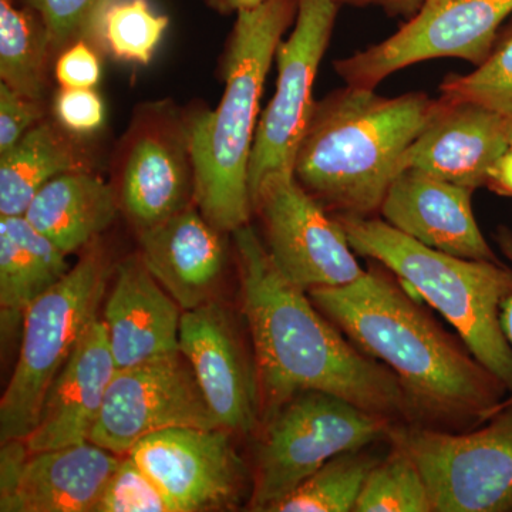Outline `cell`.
Instances as JSON below:
<instances>
[{"mask_svg":"<svg viewBox=\"0 0 512 512\" xmlns=\"http://www.w3.org/2000/svg\"><path fill=\"white\" fill-rule=\"evenodd\" d=\"M232 237L262 421L296 394L323 392L394 423H409L403 389L392 370L345 338L309 293L285 278L251 225L238 228Z\"/></svg>","mask_w":512,"mask_h":512,"instance_id":"1","label":"cell"},{"mask_svg":"<svg viewBox=\"0 0 512 512\" xmlns=\"http://www.w3.org/2000/svg\"><path fill=\"white\" fill-rule=\"evenodd\" d=\"M323 315L389 367L402 386L409 424L456 431L478 427L510 392L448 335L380 262L352 284L309 291Z\"/></svg>","mask_w":512,"mask_h":512,"instance_id":"2","label":"cell"},{"mask_svg":"<svg viewBox=\"0 0 512 512\" xmlns=\"http://www.w3.org/2000/svg\"><path fill=\"white\" fill-rule=\"evenodd\" d=\"M424 93L383 97L346 86L315 101L293 175L332 215L375 217L404 151L436 113Z\"/></svg>","mask_w":512,"mask_h":512,"instance_id":"3","label":"cell"},{"mask_svg":"<svg viewBox=\"0 0 512 512\" xmlns=\"http://www.w3.org/2000/svg\"><path fill=\"white\" fill-rule=\"evenodd\" d=\"M299 0H266L237 13L225 57V92L214 110L185 117L194 165V202L218 231L234 232L252 212L248 168L259 101L286 29L298 15Z\"/></svg>","mask_w":512,"mask_h":512,"instance_id":"4","label":"cell"},{"mask_svg":"<svg viewBox=\"0 0 512 512\" xmlns=\"http://www.w3.org/2000/svg\"><path fill=\"white\" fill-rule=\"evenodd\" d=\"M355 254L392 271L457 330L474 357L512 393V348L501 308L512 293V268L437 251L376 217L333 215Z\"/></svg>","mask_w":512,"mask_h":512,"instance_id":"5","label":"cell"},{"mask_svg":"<svg viewBox=\"0 0 512 512\" xmlns=\"http://www.w3.org/2000/svg\"><path fill=\"white\" fill-rule=\"evenodd\" d=\"M109 262L93 244L55 286L23 315L22 345L15 372L0 402V439L25 440L32 433L47 390L69 362L106 293Z\"/></svg>","mask_w":512,"mask_h":512,"instance_id":"6","label":"cell"},{"mask_svg":"<svg viewBox=\"0 0 512 512\" xmlns=\"http://www.w3.org/2000/svg\"><path fill=\"white\" fill-rule=\"evenodd\" d=\"M394 424L335 394H296L262 421L249 507L268 512L330 458L389 440Z\"/></svg>","mask_w":512,"mask_h":512,"instance_id":"7","label":"cell"},{"mask_svg":"<svg viewBox=\"0 0 512 512\" xmlns=\"http://www.w3.org/2000/svg\"><path fill=\"white\" fill-rule=\"evenodd\" d=\"M389 440L420 468L433 512H512V399L480 429L397 423Z\"/></svg>","mask_w":512,"mask_h":512,"instance_id":"8","label":"cell"},{"mask_svg":"<svg viewBox=\"0 0 512 512\" xmlns=\"http://www.w3.org/2000/svg\"><path fill=\"white\" fill-rule=\"evenodd\" d=\"M251 202L272 261L293 285L306 292L335 288L352 284L365 272L345 229L293 173L265 177L252 192Z\"/></svg>","mask_w":512,"mask_h":512,"instance_id":"9","label":"cell"},{"mask_svg":"<svg viewBox=\"0 0 512 512\" xmlns=\"http://www.w3.org/2000/svg\"><path fill=\"white\" fill-rule=\"evenodd\" d=\"M512 16V0H423L420 9L379 45L335 63L348 86L376 89L390 74L440 57L478 66L498 30Z\"/></svg>","mask_w":512,"mask_h":512,"instance_id":"10","label":"cell"},{"mask_svg":"<svg viewBox=\"0 0 512 512\" xmlns=\"http://www.w3.org/2000/svg\"><path fill=\"white\" fill-rule=\"evenodd\" d=\"M339 6L336 0H299L295 28L276 49V90L258 121L249 160L251 195L268 175L293 173L299 144L315 106L313 84Z\"/></svg>","mask_w":512,"mask_h":512,"instance_id":"11","label":"cell"},{"mask_svg":"<svg viewBox=\"0 0 512 512\" xmlns=\"http://www.w3.org/2000/svg\"><path fill=\"white\" fill-rule=\"evenodd\" d=\"M175 427H221L181 352L116 370L90 441L128 454L144 437Z\"/></svg>","mask_w":512,"mask_h":512,"instance_id":"12","label":"cell"},{"mask_svg":"<svg viewBox=\"0 0 512 512\" xmlns=\"http://www.w3.org/2000/svg\"><path fill=\"white\" fill-rule=\"evenodd\" d=\"M232 433L225 427H175L144 437L128 454L175 512L227 510L241 503L249 477Z\"/></svg>","mask_w":512,"mask_h":512,"instance_id":"13","label":"cell"},{"mask_svg":"<svg viewBox=\"0 0 512 512\" xmlns=\"http://www.w3.org/2000/svg\"><path fill=\"white\" fill-rule=\"evenodd\" d=\"M119 207L137 232L195 204L194 165L185 119L164 106L138 117L117 161Z\"/></svg>","mask_w":512,"mask_h":512,"instance_id":"14","label":"cell"},{"mask_svg":"<svg viewBox=\"0 0 512 512\" xmlns=\"http://www.w3.org/2000/svg\"><path fill=\"white\" fill-rule=\"evenodd\" d=\"M180 350L221 427L249 434L261 426L262 404L255 357L220 303L183 311Z\"/></svg>","mask_w":512,"mask_h":512,"instance_id":"15","label":"cell"},{"mask_svg":"<svg viewBox=\"0 0 512 512\" xmlns=\"http://www.w3.org/2000/svg\"><path fill=\"white\" fill-rule=\"evenodd\" d=\"M508 126L510 120L478 104L440 97L436 113L400 158L399 174L421 171L476 191L510 148Z\"/></svg>","mask_w":512,"mask_h":512,"instance_id":"16","label":"cell"},{"mask_svg":"<svg viewBox=\"0 0 512 512\" xmlns=\"http://www.w3.org/2000/svg\"><path fill=\"white\" fill-rule=\"evenodd\" d=\"M474 190L416 170L394 178L380 207L383 220L427 247L473 261L501 262L474 217Z\"/></svg>","mask_w":512,"mask_h":512,"instance_id":"17","label":"cell"},{"mask_svg":"<svg viewBox=\"0 0 512 512\" xmlns=\"http://www.w3.org/2000/svg\"><path fill=\"white\" fill-rule=\"evenodd\" d=\"M181 311L143 256L124 259L116 268L103 318L116 369L181 352Z\"/></svg>","mask_w":512,"mask_h":512,"instance_id":"18","label":"cell"},{"mask_svg":"<svg viewBox=\"0 0 512 512\" xmlns=\"http://www.w3.org/2000/svg\"><path fill=\"white\" fill-rule=\"evenodd\" d=\"M116 370L104 320L94 319L47 390L35 429L25 439L30 453L89 441Z\"/></svg>","mask_w":512,"mask_h":512,"instance_id":"19","label":"cell"},{"mask_svg":"<svg viewBox=\"0 0 512 512\" xmlns=\"http://www.w3.org/2000/svg\"><path fill=\"white\" fill-rule=\"evenodd\" d=\"M221 234L195 204L138 232L144 262L183 311L210 302L220 284L227 262Z\"/></svg>","mask_w":512,"mask_h":512,"instance_id":"20","label":"cell"},{"mask_svg":"<svg viewBox=\"0 0 512 512\" xmlns=\"http://www.w3.org/2000/svg\"><path fill=\"white\" fill-rule=\"evenodd\" d=\"M120 458L84 441L30 453L18 488L2 512H94Z\"/></svg>","mask_w":512,"mask_h":512,"instance_id":"21","label":"cell"},{"mask_svg":"<svg viewBox=\"0 0 512 512\" xmlns=\"http://www.w3.org/2000/svg\"><path fill=\"white\" fill-rule=\"evenodd\" d=\"M116 190L92 170L59 175L40 188L26 220L66 255L93 244L119 210Z\"/></svg>","mask_w":512,"mask_h":512,"instance_id":"22","label":"cell"},{"mask_svg":"<svg viewBox=\"0 0 512 512\" xmlns=\"http://www.w3.org/2000/svg\"><path fill=\"white\" fill-rule=\"evenodd\" d=\"M92 170L86 150L57 121L42 120L0 157V217L25 215L40 188L73 171Z\"/></svg>","mask_w":512,"mask_h":512,"instance_id":"23","label":"cell"},{"mask_svg":"<svg viewBox=\"0 0 512 512\" xmlns=\"http://www.w3.org/2000/svg\"><path fill=\"white\" fill-rule=\"evenodd\" d=\"M66 254L25 215L0 217L2 320L18 319L70 271Z\"/></svg>","mask_w":512,"mask_h":512,"instance_id":"24","label":"cell"},{"mask_svg":"<svg viewBox=\"0 0 512 512\" xmlns=\"http://www.w3.org/2000/svg\"><path fill=\"white\" fill-rule=\"evenodd\" d=\"M52 43L42 19L15 0H0V79L30 99L43 100Z\"/></svg>","mask_w":512,"mask_h":512,"instance_id":"25","label":"cell"},{"mask_svg":"<svg viewBox=\"0 0 512 512\" xmlns=\"http://www.w3.org/2000/svg\"><path fill=\"white\" fill-rule=\"evenodd\" d=\"M379 461V457L367 453L365 448L330 458L268 512L355 511L366 478Z\"/></svg>","mask_w":512,"mask_h":512,"instance_id":"26","label":"cell"},{"mask_svg":"<svg viewBox=\"0 0 512 512\" xmlns=\"http://www.w3.org/2000/svg\"><path fill=\"white\" fill-rule=\"evenodd\" d=\"M167 28V16L154 12L147 0H109L90 43L121 62L148 64Z\"/></svg>","mask_w":512,"mask_h":512,"instance_id":"27","label":"cell"},{"mask_svg":"<svg viewBox=\"0 0 512 512\" xmlns=\"http://www.w3.org/2000/svg\"><path fill=\"white\" fill-rule=\"evenodd\" d=\"M355 512H433L423 474L402 447L392 444L370 471Z\"/></svg>","mask_w":512,"mask_h":512,"instance_id":"28","label":"cell"},{"mask_svg":"<svg viewBox=\"0 0 512 512\" xmlns=\"http://www.w3.org/2000/svg\"><path fill=\"white\" fill-rule=\"evenodd\" d=\"M466 76H448L440 86L441 97L466 101L512 120V16L498 30L483 63Z\"/></svg>","mask_w":512,"mask_h":512,"instance_id":"29","label":"cell"},{"mask_svg":"<svg viewBox=\"0 0 512 512\" xmlns=\"http://www.w3.org/2000/svg\"><path fill=\"white\" fill-rule=\"evenodd\" d=\"M94 512H175L174 505L128 454L110 477Z\"/></svg>","mask_w":512,"mask_h":512,"instance_id":"30","label":"cell"},{"mask_svg":"<svg viewBox=\"0 0 512 512\" xmlns=\"http://www.w3.org/2000/svg\"><path fill=\"white\" fill-rule=\"evenodd\" d=\"M109 0H20L35 10L49 35L53 53L77 40H89L94 23Z\"/></svg>","mask_w":512,"mask_h":512,"instance_id":"31","label":"cell"},{"mask_svg":"<svg viewBox=\"0 0 512 512\" xmlns=\"http://www.w3.org/2000/svg\"><path fill=\"white\" fill-rule=\"evenodd\" d=\"M53 111L59 126L76 137L87 136L103 126L104 103L94 89L60 87Z\"/></svg>","mask_w":512,"mask_h":512,"instance_id":"32","label":"cell"},{"mask_svg":"<svg viewBox=\"0 0 512 512\" xmlns=\"http://www.w3.org/2000/svg\"><path fill=\"white\" fill-rule=\"evenodd\" d=\"M42 100L30 99L0 83V157L45 120Z\"/></svg>","mask_w":512,"mask_h":512,"instance_id":"33","label":"cell"},{"mask_svg":"<svg viewBox=\"0 0 512 512\" xmlns=\"http://www.w3.org/2000/svg\"><path fill=\"white\" fill-rule=\"evenodd\" d=\"M99 50L89 40H77L62 50L55 64L60 87L94 89L101 79Z\"/></svg>","mask_w":512,"mask_h":512,"instance_id":"34","label":"cell"},{"mask_svg":"<svg viewBox=\"0 0 512 512\" xmlns=\"http://www.w3.org/2000/svg\"><path fill=\"white\" fill-rule=\"evenodd\" d=\"M29 457L25 440L3 441L0 450V503L9 500L15 493Z\"/></svg>","mask_w":512,"mask_h":512,"instance_id":"35","label":"cell"},{"mask_svg":"<svg viewBox=\"0 0 512 512\" xmlns=\"http://www.w3.org/2000/svg\"><path fill=\"white\" fill-rule=\"evenodd\" d=\"M485 187L490 188L495 194L512 198V148L495 161L488 173Z\"/></svg>","mask_w":512,"mask_h":512,"instance_id":"36","label":"cell"},{"mask_svg":"<svg viewBox=\"0 0 512 512\" xmlns=\"http://www.w3.org/2000/svg\"><path fill=\"white\" fill-rule=\"evenodd\" d=\"M339 5L356 6V8H365V6H379L386 10L392 16H407L412 18L414 13L420 9L423 0H336Z\"/></svg>","mask_w":512,"mask_h":512,"instance_id":"37","label":"cell"},{"mask_svg":"<svg viewBox=\"0 0 512 512\" xmlns=\"http://www.w3.org/2000/svg\"><path fill=\"white\" fill-rule=\"evenodd\" d=\"M495 241L500 245L501 251L507 256L508 261L512 265V231L507 227L498 228L497 234H495ZM501 326L505 336H507L508 342H510L512 348V293L505 299L503 308H501Z\"/></svg>","mask_w":512,"mask_h":512,"instance_id":"38","label":"cell"},{"mask_svg":"<svg viewBox=\"0 0 512 512\" xmlns=\"http://www.w3.org/2000/svg\"><path fill=\"white\" fill-rule=\"evenodd\" d=\"M208 5L221 13H239L242 10L258 8L266 0H207Z\"/></svg>","mask_w":512,"mask_h":512,"instance_id":"39","label":"cell"},{"mask_svg":"<svg viewBox=\"0 0 512 512\" xmlns=\"http://www.w3.org/2000/svg\"><path fill=\"white\" fill-rule=\"evenodd\" d=\"M508 141H510V147L512 148V120H510V126H508Z\"/></svg>","mask_w":512,"mask_h":512,"instance_id":"40","label":"cell"}]
</instances>
